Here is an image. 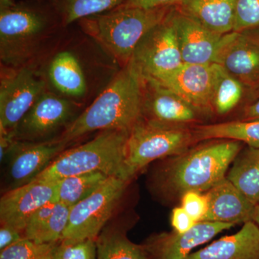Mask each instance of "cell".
<instances>
[{"instance_id":"cell-18","label":"cell","mask_w":259,"mask_h":259,"mask_svg":"<svg viewBox=\"0 0 259 259\" xmlns=\"http://www.w3.org/2000/svg\"><path fill=\"white\" fill-rule=\"evenodd\" d=\"M208 209L203 221L236 225L253 220L255 204L227 177L205 192Z\"/></svg>"},{"instance_id":"cell-37","label":"cell","mask_w":259,"mask_h":259,"mask_svg":"<svg viewBox=\"0 0 259 259\" xmlns=\"http://www.w3.org/2000/svg\"><path fill=\"white\" fill-rule=\"evenodd\" d=\"M241 120H259V98L245 107Z\"/></svg>"},{"instance_id":"cell-9","label":"cell","mask_w":259,"mask_h":259,"mask_svg":"<svg viewBox=\"0 0 259 259\" xmlns=\"http://www.w3.org/2000/svg\"><path fill=\"white\" fill-rule=\"evenodd\" d=\"M79 102L49 91L39 97L10 135L20 142L38 143L55 139L79 115Z\"/></svg>"},{"instance_id":"cell-28","label":"cell","mask_w":259,"mask_h":259,"mask_svg":"<svg viewBox=\"0 0 259 259\" xmlns=\"http://www.w3.org/2000/svg\"><path fill=\"white\" fill-rule=\"evenodd\" d=\"M70 210L71 207L57 201L54 212L37 233L33 241L46 244L59 243L67 228Z\"/></svg>"},{"instance_id":"cell-14","label":"cell","mask_w":259,"mask_h":259,"mask_svg":"<svg viewBox=\"0 0 259 259\" xmlns=\"http://www.w3.org/2000/svg\"><path fill=\"white\" fill-rule=\"evenodd\" d=\"M235 225L202 221L183 233L173 231L150 237L143 248L149 259H186L192 250Z\"/></svg>"},{"instance_id":"cell-2","label":"cell","mask_w":259,"mask_h":259,"mask_svg":"<svg viewBox=\"0 0 259 259\" xmlns=\"http://www.w3.org/2000/svg\"><path fill=\"white\" fill-rule=\"evenodd\" d=\"M61 25L56 0H0L2 64L15 69L35 61Z\"/></svg>"},{"instance_id":"cell-35","label":"cell","mask_w":259,"mask_h":259,"mask_svg":"<svg viewBox=\"0 0 259 259\" xmlns=\"http://www.w3.org/2000/svg\"><path fill=\"white\" fill-rule=\"evenodd\" d=\"M26 238L23 231L13 227L1 224L0 228V250H3L10 245Z\"/></svg>"},{"instance_id":"cell-16","label":"cell","mask_w":259,"mask_h":259,"mask_svg":"<svg viewBox=\"0 0 259 259\" xmlns=\"http://www.w3.org/2000/svg\"><path fill=\"white\" fill-rule=\"evenodd\" d=\"M216 64H183L166 77L156 81L177 94L204 115H210L214 112L212 98Z\"/></svg>"},{"instance_id":"cell-33","label":"cell","mask_w":259,"mask_h":259,"mask_svg":"<svg viewBox=\"0 0 259 259\" xmlns=\"http://www.w3.org/2000/svg\"><path fill=\"white\" fill-rule=\"evenodd\" d=\"M56 202L57 201H54L45 204L32 214L24 231L25 238L31 241L35 239L37 233L54 212Z\"/></svg>"},{"instance_id":"cell-6","label":"cell","mask_w":259,"mask_h":259,"mask_svg":"<svg viewBox=\"0 0 259 259\" xmlns=\"http://www.w3.org/2000/svg\"><path fill=\"white\" fill-rule=\"evenodd\" d=\"M129 131H101L88 142L64 150L34 180L56 182L96 171L118 177Z\"/></svg>"},{"instance_id":"cell-20","label":"cell","mask_w":259,"mask_h":259,"mask_svg":"<svg viewBox=\"0 0 259 259\" xmlns=\"http://www.w3.org/2000/svg\"><path fill=\"white\" fill-rule=\"evenodd\" d=\"M186 259H259V226L253 221L240 231L220 238Z\"/></svg>"},{"instance_id":"cell-32","label":"cell","mask_w":259,"mask_h":259,"mask_svg":"<svg viewBox=\"0 0 259 259\" xmlns=\"http://www.w3.org/2000/svg\"><path fill=\"white\" fill-rule=\"evenodd\" d=\"M181 206L193 218L196 223L202 222L208 209L205 194L190 191L181 197Z\"/></svg>"},{"instance_id":"cell-38","label":"cell","mask_w":259,"mask_h":259,"mask_svg":"<svg viewBox=\"0 0 259 259\" xmlns=\"http://www.w3.org/2000/svg\"><path fill=\"white\" fill-rule=\"evenodd\" d=\"M255 223L259 226V203L255 206L254 213H253V220Z\"/></svg>"},{"instance_id":"cell-24","label":"cell","mask_w":259,"mask_h":259,"mask_svg":"<svg viewBox=\"0 0 259 259\" xmlns=\"http://www.w3.org/2000/svg\"><path fill=\"white\" fill-rule=\"evenodd\" d=\"M97 259H149L142 245L135 244L117 226H105L96 238Z\"/></svg>"},{"instance_id":"cell-23","label":"cell","mask_w":259,"mask_h":259,"mask_svg":"<svg viewBox=\"0 0 259 259\" xmlns=\"http://www.w3.org/2000/svg\"><path fill=\"white\" fill-rule=\"evenodd\" d=\"M193 131L197 142L214 139L234 140L259 147V120H236L197 125Z\"/></svg>"},{"instance_id":"cell-11","label":"cell","mask_w":259,"mask_h":259,"mask_svg":"<svg viewBox=\"0 0 259 259\" xmlns=\"http://www.w3.org/2000/svg\"><path fill=\"white\" fill-rule=\"evenodd\" d=\"M171 17L184 64H218L234 32L225 35L213 32L182 14L174 7Z\"/></svg>"},{"instance_id":"cell-3","label":"cell","mask_w":259,"mask_h":259,"mask_svg":"<svg viewBox=\"0 0 259 259\" xmlns=\"http://www.w3.org/2000/svg\"><path fill=\"white\" fill-rule=\"evenodd\" d=\"M144 78L131 59L56 139L68 145L95 131L127 130L142 117Z\"/></svg>"},{"instance_id":"cell-17","label":"cell","mask_w":259,"mask_h":259,"mask_svg":"<svg viewBox=\"0 0 259 259\" xmlns=\"http://www.w3.org/2000/svg\"><path fill=\"white\" fill-rule=\"evenodd\" d=\"M221 65L248 91L259 92V32H234L220 56Z\"/></svg>"},{"instance_id":"cell-34","label":"cell","mask_w":259,"mask_h":259,"mask_svg":"<svg viewBox=\"0 0 259 259\" xmlns=\"http://www.w3.org/2000/svg\"><path fill=\"white\" fill-rule=\"evenodd\" d=\"M196 223L193 218L186 212L182 206L175 207L172 210L171 224L174 231L179 233H185L193 228Z\"/></svg>"},{"instance_id":"cell-4","label":"cell","mask_w":259,"mask_h":259,"mask_svg":"<svg viewBox=\"0 0 259 259\" xmlns=\"http://www.w3.org/2000/svg\"><path fill=\"white\" fill-rule=\"evenodd\" d=\"M172 8L146 9L122 5L79 22L83 31L123 67L143 38L166 18Z\"/></svg>"},{"instance_id":"cell-36","label":"cell","mask_w":259,"mask_h":259,"mask_svg":"<svg viewBox=\"0 0 259 259\" xmlns=\"http://www.w3.org/2000/svg\"><path fill=\"white\" fill-rule=\"evenodd\" d=\"M182 0H126L123 5L138 8L152 9V8L174 7Z\"/></svg>"},{"instance_id":"cell-1","label":"cell","mask_w":259,"mask_h":259,"mask_svg":"<svg viewBox=\"0 0 259 259\" xmlns=\"http://www.w3.org/2000/svg\"><path fill=\"white\" fill-rule=\"evenodd\" d=\"M242 144L234 140H209L165 158L151 174V190L164 199H180L190 191L207 192L226 178Z\"/></svg>"},{"instance_id":"cell-5","label":"cell","mask_w":259,"mask_h":259,"mask_svg":"<svg viewBox=\"0 0 259 259\" xmlns=\"http://www.w3.org/2000/svg\"><path fill=\"white\" fill-rule=\"evenodd\" d=\"M193 127L158 123L141 117L129 131L119 178L131 182L152 162L193 147L197 144Z\"/></svg>"},{"instance_id":"cell-12","label":"cell","mask_w":259,"mask_h":259,"mask_svg":"<svg viewBox=\"0 0 259 259\" xmlns=\"http://www.w3.org/2000/svg\"><path fill=\"white\" fill-rule=\"evenodd\" d=\"M57 182L34 180L10 189L0 199V221L25 231L29 220L40 207L56 199Z\"/></svg>"},{"instance_id":"cell-21","label":"cell","mask_w":259,"mask_h":259,"mask_svg":"<svg viewBox=\"0 0 259 259\" xmlns=\"http://www.w3.org/2000/svg\"><path fill=\"white\" fill-rule=\"evenodd\" d=\"M174 8L213 32H233L236 0H182Z\"/></svg>"},{"instance_id":"cell-30","label":"cell","mask_w":259,"mask_h":259,"mask_svg":"<svg viewBox=\"0 0 259 259\" xmlns=\"http://www.w3.org/2000/svg\"><path fill=\"white\" fill-rule=\"evenodd\" d=\"M233 32H259V0H236Z\"/></svg>"},{"instance_id":"cell-22","label":"cell","mask_w":259,"mask_h":259,"mask_svg":"<svg viewBox=\"0 0 259 259\" xmlns=\"http://www.w3.org/2000/svg\"><path fill=\"white\" fill-rule=\"evenodd\" d=\"M226 177L256 206L259 203V147L247 146L241 149Z\"/></svg>"},{"instance_id":"cell-26","label":"cell","mask_w":259,"mask_h":259,"mask_svg":"<svg viewBox=\"0 0 259 259\" xmlns=\"http://www.w3.org/2000/svg\"><path fill=\"white\" fill-rule=\"evenodd\" d=\"M245 87L221 65L216 64L215 81L213 89V112L223 115L229 113L241 102Z\"/></svg>"},{"instance_id":"cell-15","label":"cell","mask_w":259,"mask_h":259,"mask_svg":"<svg viewBox=\"0 0 259 259\" xmlns=\"http://www.w3.org/2000/svg\"><path fill=\"white\" fill-rule=\"evenodd\" d=\"M203 117L206 116L177 94L144 78L143 118L167 125L195 126Z\"/></svg>"},{"instance_id":"cell-25","label":"cell","mask_w":259,"mask_h":259,"mask_svg":"<svg viewBox=\"0 0 259 259\" xmlns=\"http://www.w3.org/2000/svg\"><path fill=\"white\" fill-rule=\"evenodd\" d=\"M110 177L102 172L96 171L56 181V199L58 202L73 207L98 190Z\"/></svg>"},{"instance_id":"cell-31","label":"cell","mask_w":259,"mask_h":259,"mask_svg":"<svg viewBox=\"0 0 259 259\" xmlns=\"http://www.w3.org/2000/svg\"><path fill=\"white\" fill-rule=\"evenodd\" d=\"M96 239L56 243L51 259H97Z\"/></svg>"},{"instance_id":"cell-29","label":"cell","mask_w":259,"mask_h":259,"mask_svg":"<svg viewBox=\"0 0 259 259\" xmlns=\"http://www.w3.org/2000/svg\"><path fill=\"white\" fill-rule=\"evenodd\" d=\"M56 243H38L24 238L2 250L0 259H51Z\"/></svg>"},{"instance_id":"cell-27","label":"cell","mask_w":259,"mask_h":259,"mask_svg":"<svg viewBox=\"0 0 259 259\" xmlns=\"http://www.w3.org/2000/svg\"><path fill=\"white\" fill-rule=\"evenodd\" d=\"M64 26L83 18L107 13L126 0H56Z\"/></svg>"},{"instance_id":"cell-8","label":"cell","mask_w":259,"mask_h":259,"mask_svg":"<svg viewBox=\"0 0 259 259\" xmlns=\"http://www.w3.org/2000/svg\"><path fill=\"white\" fill-rule=\"evenodd\" d=\"M129 183L110 177L91 195L71 207L67 228L59 242L96 239L112 218Z\"/></svg>"},{"instance_id":"cell-13","label":"cell","mask_w":259,"mask_h":259,"mask_svg":"<svg viewBox=\"0 0 259 259\" xmlns=\"http://www.w3.org/2000/svg\"><path fill=\"white\" fill-rule=\"evenodd\" d=\"M69 146L56 139L38 143L15 141L5 157L9 190L31 182Z\"/></svg>"},{"instance_id":"cell-7","label":"cell","mask_w":259,"mask_h":259,"mask_svg":"<svg viewBox=\"0 0 259 259\" xmlns=\"http://www.w3.org/2000/svg\"><path fill=\"white\" fill-rule=\"evenodd\" d=\"M35 61L15 69H2L0 131L10 136L39 97L48 89L46 75Z\"/></svg>"},{"instance_id":"cell-19","label":"cell","mask_w":259,"mask_h":259,"mask_svg":"<svg viewBox=\"0 0 259 259\" xmlns=\"http://www.w3.org/2000/svg\"><path fill=\"white\" fill-rule=\"evenodd\" d=\"M48 83L56 93L79 102L88 93L86 71L79 57L70 50L56 53L47 70Z\"/></svg>"},{"instance_id":"cell-10","label":"cell","mask_w":259,"mask_h":259,"mask_svg":"<svg viewBox=\"0 0 259 259\" xmlns=\"http://www.w3.org/2000/svg\"><path fill=\"white\" fill-rule=\"evenodd\" d=\"M172 10L161 23L143 38L131 59L146 79L160 81L184 64Z\"/></svg>"}]
</instances>
